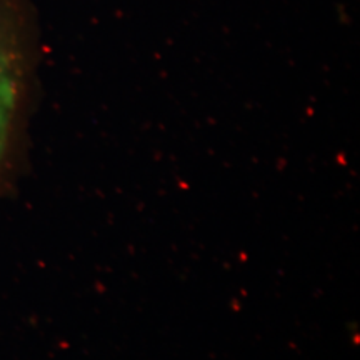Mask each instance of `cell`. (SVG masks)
<instances>
[{
    "mask_svg": "<svg viewBox=\"0 0 360 360\" xmlns=\"http://www.w3.org/2000/svg\"><path fill=\"white\" fill-rule=\"evenodd\" d=\"M17 0H0V162L6 154L19 102L22 53Z\"/></svg>",
    "mask_w": 360,
    "mask_h": 360,
    "instance_id": "cell-1",
    "label": "cell"
}]
</instances>
